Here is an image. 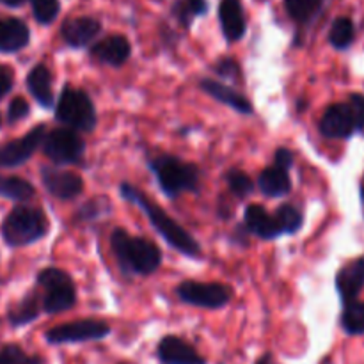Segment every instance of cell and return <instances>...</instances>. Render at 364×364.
Here are the masks:
<instances>
[{
    "label": "cell",
    "instance_id": "cell-1",
    "mask_svg": "<svg viewBox=\"0 0 364 364\" xmlns=\"http://www.w3.org/2000/svg\"><path fill=\"white\" fill-rule=\"evenodd\" d=\"M121 196L127 201L134 203L135 206L142 210L148 220L151 223V226L155 228L156 233L174 249V251L181 252L183 256H188V258H201V247L196 242V238L188 233L187 230L180 226L173 217L167 215L155 201L148 198L144 192L137 191L135 187H132L130 183H121L119 187Z\"/></svg>",
    "mask_w": 364,
    "mask_h": 364
},
{
    "label": "cell",
    "instance_id": "cell-2",
    "mask_svg": "<svg viewBox=\"0 0 364 364\" xmlns=\"http://www.w3.org/2000/svg\"><path fill=\"white\" fill-rule=\"evenodd\" d=\"M110 247L123 272L135 276H149L162 265V251L148 238L132 237L124 230L110 235Z\"/></svg>",
    "mask_w": 364,
    "mask_h": 364
},
{
    "label": "cell",
    "instance_id": "cell-3",
    "mask_svg": "<svg viewBox=\"0 0 364 364\" xmlns=\"http://www.w3.org/2000/svg\"><path fill=\"white\" fill-rule=\"evenodd\" d=\"M148 164L167 198L176 199L185 192L199 191V169L194 164L185 162L174 155L153 156Z\"/></svg>",
    "mask_w": 364,
    "mask_h": 364
},
{
    "label": "cell",
    "instance_id": "cell-4",
    "mask_svg": "<svg viewBox=\"0 0 364 364\" xmlns=\"http://www.w3.org/2000/svg\"><path fill=\"white\" fill-rule=\"evenodd\" d=\"M0 233L9 247H25L36 244L48 233V219L43 210L16 206L2 220Z\"/></svg>",
    "mask_w": 364,
    "mask_h": 364
},
{
    "label": "cell",
    "instance_id": "cell-5",
    "mask_svg": "<svg viewBox=\"0 0 364 364\" xmlns=\"http://www.w3.org/2000/svg\"><path fill=\"white\" fill-rule=\"evenodd\" d=\"M55 117L64 128L73 132H92L96 127V109L92 100L82 89L64 85L55 103Z\"/></svg>",
    "mask_w": 364,
    "mask_h": 364
},
{
    "label": "cell",
    "instance_id": "cell-6",
    "mask_svg": "<svg viewBox=\"0 0 364 364\" xmlns=\"http://www.w3.org/2000/svg\"><path fill=\"white\" fill-rule=\"evenodd\" d=\"M36 281L43 290L41 309L48 315H59V313L68 311L77 302L73 279L64 270L48 267L38 274Z\"/></svg>",
    "mask_w": 364,
    "mask_h": 364
},
{
    "label": "cell",
    "instance_id": "cell-7",
    "mask_svg": "<svg viewBox=\"0 0 364 364\" xmlns=\"http://www.w3.org/2000/svg\"><path fill=\"white\" fill-rule=\"evenodd\" d=\"M41 146L46 159H50L57 166H73V164L82 162L85 153V142L77 132L70 128H55L52 132H46Z\"/></svg>",
    "mask_w": 364,
    "mask_h": 364
},
{
    "label": "cell",
    "instance_id": "cell-8",
    "mask_svg": "<svg viewBox=\"0 0 364 364\" xmlns=\"http://www.w3.org/2000/svg\"><path fill=\"white\" fill-rule=\"evenodd\" d=\"M110 334V326L103 320L84 318L60 323L46 331L45 338L50 345L82 343V341H98Z\"/></svg>",
    "mask_w": 364,
    "mask_h": 364
},
{
    "label": "cell",
    "instance_id": "cell-9",
    "mask_svg": "<svg viewBox=\"0 0 364 364\" xmlns=\"http://www.w3.org/2000/svg\"><path fill=\"white\" fill-rule=\"evenodd\" d=\"M176 295L185 304L205 309L224 308L231 301V288L220 283H203V281H183L178 284Z\"/></svg>",
    "mask_w": 364,
    "mask_h": 364
},
{
    "label": "cell",
    "instance_id": "cell-10",
    "mask_svg": "<svg viewBox=\"0 0 364 364\" xmlns=\"http://www.w3.org/2000/svg\"><path fill=\"white\" fill-rule=\"evenodd\" d=\"M46 135L45 124H38L21 137L6 142L0 148V169H13V167L23 166L32 159L36 149L43 144Z\"/></svg>",
    "mask_w": 364,
    "mask_h": 364
},
{
    "label": "cell",
    "instance_id": "cell-11",
    "mask_svg": "<svg viewBox=\"0 0 364 364\" xmlns=\"http://www.w3.org/2000/svg\"><path fill=\"white\" fill-rule=\"evenodd\" d=\"M41 180L46 191L60 201L78 198L84 191V180L78 174L59 169V167H43Z\"/></svg>",
    "mask_w": 364,
    "mask_h": 364
},
{
    "label": "cell",
    "instance_id": "cell-12",
    "mask_svg": "<svg viewBox=\"0 0 364 364\" xmlns=\"http://www.w3.org/2000/svg\"><path fill=\"white\" fill-rule=\"evenodd\" d=\"M355 130L358 128L348 103H334L327 107L320 119V132L327 139H347Z\"/></svg>",
    "mask_w": 364,
    "mask_h": 364
},
{
    "label": "cell",
    "instance_id": "cell-13",
    "mask_svg": "<svg viewBox=\"0 0 364 364\" xmlns=\"http://www.w3.org/2000/svg\"><path fill=\"white\" fill-rule=\"evenodd\" d=\"M102 31V23L96 18L91 16H77L70 18L60 27V36L64 43L71 48H82L87 46Z\"/></svg>",
    "mask_w": 364,
    "mask_h": 364
},
{
    "label": "cell",
    "instance_id": "cell-14",
    "mask_svg": "<svg viewBox=\"0 0 364 364\" xmlns=\"http://www.w3.org/2000/svg\"><path fill=\"white\" fill-rule=\"evenodd\" d=\"M156 354L162 364H206L192 345L178 336L162 338Z\"/></svg>",
    "mask_w": 364,
    "mask_h": 364
},
{
    "label": "cell",
    "instance_id": "cell-15",
    "mask_svg": "<svg viewBox=\"0 0 364 364\" xmlns=\"http://www.w3.org/2000/svg\"><path fill=\"white\" fill-rule=\"evenodd\" d=\"M132 53V45L124 36L114 34L109 38L102 39V41L96 43L91 48V55L96 60L103 64H109V66H123L128 60Z\"/></svg>",
    "mask_w": 364,
    "mask_h": 364
},
{
    "label": "cell",
    "instance_id": "cell-16",
    "mask_svg": "<svg viewBox=\"0 0 364 364\" xmlns=\"http://www.w3.org/2000/svg\"><path fill=\"white\" fill-rule=\"evenodd\" d=\"M199 87H201L206 95L212 96L213 100H217V102L231 107L235 112L252 114L251 102H249V100L245 98L242 92H238L237 89L230 87L228 84L217 82V80H213V78H201V80H199Z\"/></svg>",
    "mask_w": 364,
    "mask_h": 364
},
{
    "label": "cell",
    "instance_id": "cell-17",
    "mask_svg": "<svg viewBox=\"0 0 364 364\" xmlns=\"http://www.w3.org/2000/svg\"><path fill=\"white\" fill-rule=\"evenodd\" d=\"M245 230L249 233L256 235L262 240H274V238L281 237L279 224H277L276 217L270 215L262 205H249L244 213Z\"/></svg>",
    "mask_w": 364,
    "mask_h": 364
},
{
    "label": "cell",
    "instance_id": "cell-18",
    "mask_svg": "<svg viewBox=\"0 0 364 364\" xmlns=\"http://www.w3.org/2000/svg\"><path fill=\"white\" fill-rule=\"evenodd\" d=\"M31 41V31L20 18H0V52L14 53L23 50Z\"/></svg>",
    "mask_w": 364,
    "mask_h": 364
},
{
    "label": "cell",
    "instance_id": "cell-19",
    "mask_svg": "<svg viewBox=\"0 0 364 364\" xmlns=\"http://www.w3.org/2000/svg\"><path fill=\"white\" fill-rule=\"evenodd\" d=\"M219 21L228 41H240L245 34V14L240 0H223L219 6Z\"/></svg>",
    "mask_w": 364,
    "mask_h": 364
},
{
    "label": "cell",
    "instance_id": "cell-20",
    "mask_svg": "<svg viewBox=\"0 0 364 364\" xmlns=\"http://www.w3.org/2000/svg\"><path fill=\"white\" fill-rule=\"evenodd\" d=\"M364 287V258L348 263L336 276V288L343 302L355 301Z\"/></svg>",
    "mask_w": 364,
    "mask_h": 364
},
{
    "label": "cell",
    "instance_id": "cell-21",
    "mask_svg": "<svg viewBox=\"0 0 364 364\" xmlns=\"http://www.w3.org/2000/svg\"><path fill=\"white\" fill-rule=\"evenodd\" d=\"M27 89L32 95V98L45 109H52L53 91H52V73L45 64H36L27 75Z\"/></svg>",
    "mask_w": 364,
    "mask_h": 364
},
{
    "label": "cell",
    "instance_id": "cell-22",
    "mask_svg": "<svg viewBox=\"0 0 364 364\" xmlns=\"http://www.w3.org/2000/svg\"><path fill=\"white\" fill-rule=\"evenodd\" d=\"M258 187L267 198H283L291 191V180L288 169L279 166H270L263 169L258 176Z\"/></svg>",
    "mask_w": 364,
    "mask_h": 364
},
{
    "label": "cell",
    "instance_id": "cell-23",
    "mask_svg": "<svg viewBox=\"0 0 364 364\" xmlns=\"http://www.w3.org/2000/svg\"><path fill=\"white\" fill-rule=\"evenodd\" d=\"M39 313H41V299H39L36 291H31L21 301L11 306L9 311H7V320H9L13 327H21L34 322L39 316Z\"/></svg>",
    "mask_w": 364,
    "mask_h": 364
},
{
    "label": "cell",
    "instance_id": "cell-24",
    "mask_svg": "<svg viewBox=\"0 0 364 364\" xmlns=\"http://www.w3.org/2000/svg\"><path fill=\"white\" fill-rule=\"evenodd\" d=\"M36 194V188L31 181L20 176H0V196L9 201L25 203L31 201Z\"/></svg>",
    "mask_w": 364,
    "mask_h": 364
},
{
    "label": "cell",
    "instance_id": "cell-25",
    "mask_svg": "<svg viewBox=\"0 0 364 364\" xmlns=\"http://www.w3.org/2000/svg\"><path fill=\"white\" fill-rule=\"evenodd\" d=\"M208 11V2L206 0H176L173 4V16L176 18L178 23L183 28H188L194 21V18L203 16Z\"/></svg>",
    "mask_w": 364,
    "mask_h": 364
},
{
    "label": "cell",
    "instance_id": "cell-26",
    "mask_svg": "<svg viewBox=\"0 0 364 364\" xmlns=\"http://www.w3.org/2000/svg\"><path fill=\"white\" fill-rule=\"evenodd\" d=\"M284 9L297 23H308L322 9V0H284Z\"/></svg>",
    "mask_w": 364,
    "mask_h": 364
},
{
    "label": "cell",
    "instance_id": "cell-27",
    "mask_svg": "<svg viewBox=\"0 0 364 364\" xmlns=\"http://www.w3.org/2000/svg\"><path fill=\"white\" fill-rule=\"evenodd\" d=\"M354 36H355V28L354 23H352L350 18H336L329 31V41L334 48H348L354 41Z\"/></svg>",
    "mask_w": 364,
    "mask_h": 364
},
{
    "label": "cell",
    "instance_id": "cell-28",
    "mask_svg": "<svg viewBox=\"0 0 364 364\" xmlns=\"http://www.w3.org/2000/svg\"><path fill=\"white\" fill-rule=\"evenodd\" d=\"M277 224H279V230L283 235H294L297 233L302 228V223H304V217L299 212L295 206L291 205H281L279 208L274 213Z\"/></svg>",
    "mask_w": 364,
    "mask_h": 364
},
{
    "label": "cell",
    "instance_id": "cell-29",
    "mask_svg": "<svg viewBox=\"0 0 364 364\" xmlns=\"http://www.w3.org/2000/svg\"><path fill=\"white\" fill-rule=\"evenodd\" d=\"M341 326L348 334H364V302H348L341 315Z\"/></svg>",
    "mask_w": 364,
    "mask_h": 364
},
{
    "label": "cell",
    "instance_id": "cell-30",
    "mask_svg": "<svg viewBox=\"0 0 364 364\" xmlns=\"http://www.w3.org/2000/svg\"><path fill=\"white\" fill-rule=\"evenodd\" d=\"M226 183L228 187H230V191L233 192L235 198L238 199H245L247 196L252 194V191H255V183H252V180L240 169L228 171Z\"/></svg>",
    "mask_w": 364,
    "mask_h": 364
},
{
    "label": "cell",
    "instance_id": "cell-31",
    "mask_svg": "<svg viewBox=\"0 0 364 364\" xmlns=\"http://www.w3.org/2000/svg\"><path fill=\"white\" fill-rule=\"evenodd\" d=\"M32 7V14H34L36 21L41 25H50L60 11L59 0H28Z\"/></svg>",
    "mask_w": 364,
    "mask_h": 364
},
{
    "label": "cell",
    "instance_id": "cell-32",
    "mask_svg": "<svg viewBox=\"0 0 364 364\" xmlns=\"http://www.w3.org/2000/svg\"><path fill=\"white\" fill-rule=\"evenodd\" d=\"M0 364H41L39 358L25 354L18 345H6L0 348Z\"/></svg>",
    "mask_w": 364,
    "mask_h": 364
},
{
    "label": "cell",
    "instance_id": "cell-33",
    "mask_svg": "<svg viewBox=\"0 0 364 364\" xmlns=\"http://www.w3.org/2000/svg\"><path fill=\"white\" fill-rule=\"evenodd\" d=\"M109 203L107 199L100 198V199H92V201L85 203L80 210H78V217L82 220H95L100 213H107L109 212Z\"/></svg>",
    "mask_w": 364,
    "mask_h": 364
},
{
    "label": "cell",
    "instance_id": "cell-34",
    "mask_svg": "<svg viewBox=\"0 0 364 364\" xmlns=\"http://www.w3.org/2000/svg\"><path fill=\"white\" fill-rule=\"evenodd\" d=\"M31 114V105L25 98L16 96V98L11 100L9 107H7V121L9 123H18V121L25 119V117Z\"/></svg>",
    "mask_w": 364,
    "mask_h": 364
},
{
    "label": "cell",
    "instance_id": "cell-35",
    "mask_svg": "<svg viewBox=\"0 0 364 364\" xmlns=\"http://www.w3.org/2000/svg\"><path fill=\"white\" fill-rule=\"evenodd\" d=\"M213 71H215L219 77H223L224 80H235V78L238 77V73H240V66H238V63L235 59H231V57H223V59H219L215 63V66H213Z\"/></svg>",
    "mask_w": 364,
    "mask_h": 364
},
{
    "label": "cell",
    "instance_id": "cell-36",
    "mask_svg": "<svg viewBox=\"0 0 364 364\" xmlns=\"http://www.w3.org/2000/svg\"><path fill=\"white\" fill-rule=\"evenodd\" d=\"M348 107L352 110V116H354L355 128H364V96L363 95H352L348 100Z\"/></svg>",
    "mask_w": 364,
    "mask_h": 364
},
{
    "label": "cell",
    "instance_id": "cell-37",
    "mask_svg": "<svg viewBox=\"0 0 364 364\" xmlns=\"http://www.w3.org/2000/svg\"><path fill=\"white\" fill-rule=\"evenodd\" d=\"M14 85V71L13 68L0 64V100L6 98Z\"/></svg>",
    "mask_w": 364,
    "mask_h": 364
},
{
    "label": "cell",
    "instance_id": "cell-38",
    "mask_svg": "<svg viewBox=\"0 0 364 364\" xmlns=\"http://www.w3.org/2000/svg\"><path fill=\"white\" fill-rule=\"evenodd\" d=\"M274 164L283 169H290L294 166V153L287 148H279L276 151V156H274Z\"/></svg>",
    "mask_w": 364,
    "mask_h": 364
},
{
    "label": "cell",
    "instance_id": "cell-39",
    "mask_svg": "<svg viewBox=\"0 0 364 364\" xmlns=\"http://www.w3.org/2000/svg\"><path fill=\"white\" fill-rule=\"evenodd\" d=\"M25 0H0V4L6 7H20Z\"/></svg>",
    "mask_w": 364,
    "mask_h": 364
},
{
    "label": "cell",
    "instance_id": "cell-40",
    "mask_svg": "<svg viewBox=\"0 0 364 364\" xmlns=\"http://www.w3.org/2000/svg\"><path fill=\"white\" fill-rule=\"evenodd\" d=\"M256 364H272V354H269V352H267L265 355H262V358H259V361Z\"/></svg>",
    "mask_w": 364,
    "mask_h": 364
},
{
    "label": "cell",
    "instance_id": "cell-41",
    "mask_svg": "<svg viewBox=\"0 0 364 364\" xmlns=\"http://www.w3.org/2000/svg\"><path fill=\"white\" fill-rule=\"evenodd\" d=\"M363 203H364V188H363Z\"/></svg>",
    "mask_w": 364,
    "mask_h": 364
}]
</instances>
